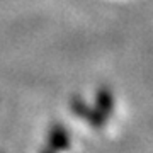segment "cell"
Wrapping results in <instances>:
<instances>
[{
  "instance_id": "1",
  "label": "cell",
  "mask_w": 153,
  "mask_h": 153,
  "mask_svg": "<svg viewBox=\"0 0 153 153\" xmlns=\"http://www.w3.org/2000/svg\"><path fill=\"white\" fill-rule=\"evenodd\" d=\"M70 107L78 117H82L83 121H87L88 124L94 126V128H102V126L105 124V119H107V117H105L104 114H100L99 111L90 109V107H88L80 97H73L70 100Z\"/></svg>"
},
{
  "instance_id": "2",
  "label": "cell",
  "mask_w": 153,
  "mask_h": 153,
  "mask_svg": "<svg viewBox=\"0 0 153 153\" xmlns=\"http://www.w3.org/2000/svg\"><path fill=\"white\" fill-rule=\"evenodd\" d=\"M48 143L49 150L63 152V150H68V146H70V136L61 124H53L48 131Z\"/></svg>"
},
{
  "instance_id": "3",
  "label": "cell",
  "mask_w": 153,
  "mask_h": 153,
  "mask_svg": "<svg viewBox=\"0 0 153 153\" xmlns=\"http://www.w3.org/2000/svg\"><path fill=\"white\" fill-rule=\"evenodd\" d=\"M95 99H97V111L107 117V116L114 111V95L111 94L109 88L102 87V88H99L97 90Z\"/></svg>"
},
{
  "instance_id": "4",
  "label": "cell",
  "mask_w": 153,
  "mask_h": 153,
  "mask_svg": "<svg viewBox=\"0 0 153 153\" xmlns=\"http://www.w3.org/2000/svg\"><path fill=\"white\" fill-rule=\"evenodd\" d=\"M41 153H55L53 150H44V152H41Z\"/></svg>"
}]
</instances>
